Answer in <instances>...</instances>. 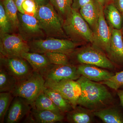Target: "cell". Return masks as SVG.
Masks as SVG:
<instances>
[{
    "label": "cell",
    "mask_w": 123,
    "mask_h": 123,
    "mask_svg": "<svg viewBox=\"0 0 123 123\" xmlns=\"http://www.w3.org/2000/svg\"><path fill=\"white\" fill-rule=\"evenodd\" d=\"M77 81L80 84L82 91L78 105L94 112L107 107L113 101L111 94L104 84L92 81L82 76Z\"/></svg>",
    "instance_id": "cell-1"
},
{
    "label": "cell",
    "mask_w": 123,
    "mask_h": 123,
    "mask_svg": "<svg viewBox=\"0 0 123 123\" xmlns=\"http://www.w3.org/2000/svg\"><path fill=\"white\" fill-rule=\"evenodd\" d=\"M63 28L68 38L74 43H93V32L79 11L72 9L64 20Z\"/></svg>",
    "instance_id": "cell-2"
},
{
    "label": "cell",
    "mask_w": 123,
    "mask_h": 123,
    "mask_svg": "<svg viewBox=\"0 0 123 123\" xmlns=\"http://www.w3.org/2000/svg\"><path fill=\"white\" fill-rule=\"evenodd\" d=\"M35 17L47 37L68 38L63 28L64 20L50 2L39 6Z\"/></svg>",
    "instance_id": "cell-3"
},
{
    "label": "cell",
    "mask_w": 123,
    "mask_h": 123,
    "mask_svg": "<svg viewBox=\"0 0 123 123\" xmlns=\"http://www.w3.org/2000/svg\"><path fill=\"white\" fill-rule=\"evenodd\" d=\"M45 82L41 74L34 71L26 77L18 81L11 93L14 97L25 99L32 106L36 98L46 88Z\"/></svg>",
    "instance_id": "cell-4"
},
{
    "label": "cell",
    "mask_w": 123,
    "mask_h": 123,
    "mask_svg": "<svg viewBox=\"0 0 123 123\" xmlns=\"http://www.w3.org/2000/svg\"><path fill=\"white\" fill-rule=\"evenodd\" d=\"M30 51L44 54L47 52H58L70 55L79 44L68 39L48 37L35 40L28 43Z\"/></svg>",
    "instance_id": "cell-5"
},
{
    "label": "cell",
    "mask_w": 123,
    "mask_h": 123,
    "mask_svg": "<svg viewBox=\"0 0 123 123\" xmlns=\"http://www.w3.org/2000/svg\"><path fill=\"white\" fill-rule=\"evenodd\" d=\"M72 59L80 64L95 65L99 68L113 69V64L105 53L93 45L76 49L69 55Z\"/></svg>",
    "instance_id": "cell-6"
},
{
    "label": "cell",
    "mask_w": 123,
    "mask_h": 123,
    "mask_svg": "<svg viewBox=\"0 0 123 123\" xmlns=\"http://www.w3.org/2000/svg\"><path fill=\"white\" fill-rule=\"evenodd\" d=\"M30 51L28 42L19 34L12 33L0 36V55L7 57H21L23 53Z\"/></svg>",
    "instance_id": "cell-7"
},
{
    "label": "cell",
    "mask_w": 123,
    "mask_h": 123,
    "mask_svg": "<svg viewBox=\"0 0 123 123\" xmlns=\"http://www.w3.org/2000/svg\"><path fill=\"white\" fill-rule=\"evenodd\" d=\"M18 17V34L24 40L29 43L35 40L43 38L45 34L35 17L19 12Z\"/></svg>",
    "instance_id": "cell-8"
},
{
    "label": "cell",
    "mask_w": 123,
    "mask_h": 123,
    "mask_svg": "<svg viewBox=\"0 0 123 123\" xmlns=\"http://www.w3.org/2000/svg\"><path fill=\"white\" fill-rule=\"evenodd\" d=\"M0 68L18 81L29 76L34 70L30 64L22 57H7L0 55Z\"/></svg>",
    "instance_id": "cell-9"
},
{
    "label": "cell",
    "mask_w": 123,
    "mask_h": 123,
    "mask_svg": "<svg viewBox=\"0 0 123 123\" xmlns=\"http://www.w3.org/2000/svg\"><path fill=\"white\" fill-rule=\"evenodd\" d=\"M45 86L56 91L68 99L73 108L78 105V102L81 94L80 84L75 80L64 79L58 82H45Z\"/></svg>",
    "instance_id": "cell-10"
},
{
    "label": "cell",
    "mask_w": 123,
    "mask_h": 123,
    "mask_svg": "<svg viewBox=\"0 0 123 123\" xmlns=\"http://www.w3.org/2000/svg\"><path fill=\"white\" fill-rule=\"evenodd\" d=\"M42 75L46 81L52 82L66 79L77 80L81 76L77 67L70 64L61 65L52 64Z\"/></svg>",
    "instance_id": "cell-11"
},
{
    "label": "cell",
    "mask_w": 123,
    "mask_h": 123,
    "mask_svg": "<svg viewBox=\"0 0 123 123\" xmlns=\"http://www.w3.org/2000/svg\"><path fill=\"white\" fill-rule=\"evenodd\" d=\"M103 8L101 10L98 21L93 32L92 45L101 49L109 56L111 38V29L105 20Z\"/></svg>",
    "instance_id": "cell-12"
},
{
    "label": "cell",
    "mask_w": 123,
    "mask_h": 123,
    "mask_svg": "<svg viewBox=\"0 0 123 123\" xmlns=\"http://www.w3.org/2000/svg\"><path fill=\"white\" fill-rule=\"evenodd\" d=\"M30 103L21 97H15L6 116V123H17L30 113L32 108Z\"/></svg>",
    "instance_id": "cell-13"
},
{
    "label": "cell",
    "mask_w": 123,
    "mask_h": 123,
    "mask_svg": "<svg viewBox=\"0 0 123 123\" xmlns=\"http://www.w3.org/2000/svg\"><path fill=\"white\" fill-rule=\"evenodd\" d=\"M27 116L25 123H54L62 122L64 118L63 114L49 111L40 110L32 108Z\"/></svg>",
    "instance_id": "cell-14"
},
{
    "label": "cell",
    "mask_w": 123,
    "mask_h": 123,
    "mask_svg": "<svg viewBox=\"0 0 123 123\" xmlns=\"http://www.w3.org/2000/svg\"><path fill=\"white\" fill-rule=\"evenodd\" d=\"M77 67L81 76L92 81H105L110 79L114 75V74L107 70L92 65L81 64Z\"/></svg>",
    "instance_id": "cell-15"
},
{
    "label": "cell",
    "mask_w": 123,
    "mask_h": 123,
    "mask_svg": "<svg viewBox=\"0 0 123 123\" xmlns=\"http://www.w3.org/2000/svg\"><path fill=\"white\" fill-rule=\"evenodd\" d=\"M103 8L97 0H93L85 5L79 10L80 14L93 31L97 26L101 10Z\"/></svg>",
    "instance_id": "cell-16"
},
{
    "label": "cell",
    "mask_w": 123,
    "mask_h": 123,
    "mask_svg": "<svg viewBox=\"0 0 123 123\" xmlns=\"http://www.w3.org/2000/svg\"><path fill=\"white\" fill-rule=\"evenodd\" d=\"M109 57L116 63H123V36L121 30L111 29Z\"/></svg>",
    "instance_id": "cell-17"
},
{
    "label": "cell",
    "mask_w": 123,
    "mask_h": 123,
    "mask_svg": "<svg viewBox=\"0 0 123 123\" xmlns=\"http://www.w3.org/2000/svg\"><path fill=\"white\" fill-rule=\"evenodd\" d=\"M21 57L30 64L33 70L41 75L52 64L44 54L35 52H25Z\"/></svg>",
    "instance_id": "cell-18"
},
{
    "label": "cell",
    "mask_w": 123,
    "mask_h": 123,
    "mask_svg": "<svg viewBox=\"0 0 123 123\" xmlns=\"http://www.w3.org/2000/svg\"><path fill=\"white\" fill-rule=\"evenodd\" d=\"M103 12L105 20L111 29L121 30L123 15L111 0L103 7Z\"/></svg>",
    "instance_id": "cell-19"
},
{
    "label": "cell",
    "mask_w": 123,
    "mask_h": 123,
    "mask_svg": "<svg viewBox=\"0 0 123 123\" xmlns=\"http://www.w3.org/2000/svg\"><path fill=\"white\" fill-rule=\"evenodd\" d=\"M93 111L81 106H77L72 111L67 113L66 119L71 123H92Z\"/></svg>",
    "instance_id": "cell-20"
},
{
    "label": "cell",
    "mask_w": 123,
    "mask_h": 123,
    "mask_svg": "<svg viewBox=\"0 0 123 123\" xmlns=\"http://www.w3.org/2000/svg\"><path fill=\"white\" fill-rule=\"evenodd\" d=\"M95 116L105 123H123V116L114 107H106L93 112Z\"/></svg>",
    "instance_id": "cell-21"
},
{
    "label": "cell",
    "mask_w": 123,
    "mask_h": 123,
    "mask_svg": "<svg viewBox=\"0 0 123 123\" xmlns=\"http://www.w3.org/2000/svg\"><path fill=\"white\" fill-rule=\"evenodd\" d=\"M43 92L50 97L63 114L68 113L74 109L69 101L56 91L46 86Z\"/></svg>",
    "instance_id": "cell-22"
},
{
    "label": "cell",
    "mask_w": 123,
    "mask_h": 123,
    "mask_svg": "<svg viewBox=\"0 0 123 123\" xmlns=\"http://www.w3.org/2000/svg\"><path fill=\"white\" fill-rule=\"evenodd\" d=\"M32 107L38 110H49L57 113L63 114L50 97L43 91L40 93L36 98Z\"/></svg>",
    "instance_id": "cell-23"
},
{
    "label": "cell",
    "mask_w": 123,
    "mask_h": 123,
    "mask_svg": "<svg viewBox=\"0 0 123 123\" xmlns=\"http://www.w3.org/2000/svg\"><path fill=\"white\" fill-rule=\"evenodd\" d=\"M17 81L15 78L0 68V92H12Z\"/></svg>",
    "instance_id": "cell-24"
},
{
    "label": "cell",
    "mask_w": 123,
    "mask_h": 123,
    "mask_svg": "<svg viewBox=\"0 0 123 123\" xmlns=\"http://www.w3.org/2000/svg\"><path fill=\"white\" fill-rule=\"evenodd\" d=\"M6 13L11 22L14 31L18 30V10L14 0H1Z\"/></svg>",
    "instance_id": "cell-25"
},
{
    "label": "cell",
    "mask_w": 123,
    "mask_h": 123,
    "mask_svg": "<svg viewBox=\"0 0 123 123\" xmlns=\"http://www.w3.org/2000/svg\"><path fill=\"white\" fill-rule=\"evenodd\" d=\"M49 2L63 20L72 9L73 0H49Z\"/></svg>",
    "instance_id": "cell-26"
},
{
    "label": "cell",
    "mask_w": 123,
    "mask_h": 123,
    "mask_svg": "<svg viewBox=\"0 0 123 123\" xmlns=\"http://www.w3.org/2000/svg\"><path fill=\"white\" fill-rule=\"evenodd\" d=\"M18 10L22 13L32 14L35 17L38 6L34 0H14Z\"/></svg>",
    "instance_id": "cell-27"
},
{
    "label": "cell",
    "mask_w": 123,
    "mask_h": 123,
    "mask_svg": "<svg viewBox=\"0 0 123 123\" xmlns=\"http://www.w3.org/2000/svg\"><path fill=\"white\" fill-rule=\"evenodd\" d=\"M14 97L11 92L0 93V123H4L5 117Z\"/></svg>",
    "instance_id": "cell-28"
},
{
    "label": "cell",
    "mask_w": 123,
    "mask_h": 123,
    "mask_svg": "<svg viewBox=\"0 0 123 123\" xmlns=\"http://www.w3.org/2000/svg\"><path fill=\"white\" fill-rule=\"evenodd\" d=\"M13 26L5 11L3 3H0V36L12 33L14 31Z\"/></svg>",
    "instance_id": "cell-29"
},
{
    "label": "cell",
    "mask_w": 123,
    "mask_h": 123,
    "mask_svg": "<svg viewBox=\"0 0 123 123\" xmlns=\"http://www.w3.org/2000/svg\"><path fill=\"white\" fill-rule=\"evenodd\" d=\"M101 83L115 90H118L123 85V71L116 73L110 79Z\"/></svg>",
    "instance_id": "cell-30"
},
{
    "label": "cell",
    "mask_w": 123,
    "mask_h": 123,
    "mask_svg": "<svg viewBox=\"0 0 123 123\" xmlns=\"http://www.w3.org/2000/svg\"><path fill=\"white\" fill-rule=\"evenodd\" d=\"M52 64L56 65L70 64L69 62L68 55L58 52H47L44 53Z\"/></svg>",
    "instance_id": "cell-31"
},
{
    "label": "cell",
    "mask_w": 123,
    "mask_h": 123,
    "mask_svg": "<svg viewBox=\"0 0 123 123\" xmlns=\"http://www.w3.org/2000/svg\"><path fill=\"white\" fill-rule=\"evenodd\" d=\"M93 0H73L72 8L79 11L85 5Z\"/></svg>",
    "instance_id": "cell-32"
},
{
    "label": "cell",
    "mask_w": 123,
    "mask_h": 123,
    "mask_svg": "<svg viewBox=\"0 0 123 123\" xmlns=\"http://www.w3.org/2000/svg\"><path fill=\"white\" fill-rule=\"evenodd\" d=\"M121 13L123 12V0H111Z\"/></svg>",
    "instance_id": "cell-33"
},
{
    "label": "cell",
    "mask_w": 123,
    "mask_h": 123,
    "mask_svg": "<svg viewBox=\"0 0 123 123\" xmlns=\"http://www.w3.org/2000/svg\"><path fill=\"white\" fill-rule=\"evenodd\" d=\"M38 6H41L49 3V0H34Z\"/></svg>",
    "instance_id": "cell-34"
},
{
    "label": "cell",
    "mask_w": 123,
    "mask_h": 123,
    "mask_svg": "<svg viewBox=\"0 0 123 123\" xmlns=\"http://www.w3.org/2000/svg\"><path fill=\"white\" fill-rule=\"evenodd\" d=\"M117 91V94L120 99L121 104L123 107V90L118 89Z\"/></svg>",
    "instance_id": "cell-35"
},
{
    "label": "cell",
    "mask_w": 123,
    "mask_h": 123,
    "mask_svg": "<svg viewBox=\"0 0 123 123\" xmlns=\"http://www.w3.org/2000/svg\"><path fill=\"white\" fill-rule=\"evenodd\" d=\"M97 0L103 7H104L108 2L110 1V0Z\"/></svg>",
    "instance_id": "cell-36"
},
{
    "label": "cell",
    "mask_w": 123,
    "mask_h": 123,
    "mask_svg": "<svg viewBox=\"0 0 123 123\" xmlns=\"http://www.w3.org/2000/svg\"><path fill=\"white\" fill-rule=\"evenodd\" d=\"M122 15H123V12L122 13ZM121 31H122V34H123V25H122V29H121Z\"/></svg>",
    "instance_id": "cell-37"
}]
</instances>
